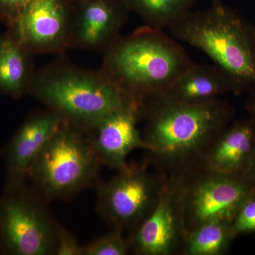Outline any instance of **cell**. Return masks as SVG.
<instances>
[{"label": "cell", "mask_w": 255, "mask_h": 255, "mask_svg": "<svg viewBox=\"0 0 255 255\" xmlns=\"http://www.w3.org/2000/svg\"><path fill=\"white\" fill-rule=\"evenodd\" d=\"M29 0H0V21L11 28L22 14Z\"/></svg>", "instance_id": "22"}, {"label": "cell", "mask_w": 255, "mask_h": 255, "mask_svg": "<svg viewBox=\"0 0 255 255\" xmlns=\"http://www.w3.org/2000/svg\"><path fill=\"white\" fill-rule=\"evenodd\" d=\"M174 39L200 50L213 60L236 95L255 92V27L222 0L189 12L169 28Z\"/></svg>", "instance_id": "2"}, {"label": "cell", "mask_w": 255, "mask_h": 255, "mask_svg": "<svg viewBox=\"0 0 255 255\" xmlns=\"http://www.w3.org/2000/svg\"><path fill=\"white\" fill-rule=\"evenodd\" d=\"M142 137L150 160L161 171L187 173L200 164L219 134L231 124L234 110L219 98L184 103L164 95L144 101Z\"/></svg>", "instance_id": "1"}, {"label": "cell", "mask_w": 255, "mask_h": 255, "mask_svg": "<svg viewBox=\"0 0 255 255\" xmlns=\"http://www.w3.org/2000/svg\"><path fill=\"white\" fill-rule=\"evenodd\" d=\"M145 166L128 165L97 189V209L116 229L133 231L152 212L165 179Z\"/></svg>", "instance_id": "7"}, {"label": "cell", "mask_w": 255, "mask_h": 255, "mask_svg": "<svg viewBox=\"0 0 255 255\" xmlns=\"http://www.w3.org/2000/svg\"><path fill=\"white\" fill-rule=\"evenodd\" d=\"M184 191V174L165 176L157 204L128 241L135 253L170 255L183 246L186 235Z\"/></svg>", "instance_id": "9"}, {"label": "cell", "mask_w": 255, "mask_h": 255, "mask_svg": "<svg viewBox=\"0 0 255 255\" xmlns=\"http://www.w3.org/2000/svg\"><path fill=\"white\" fill-rule=\"evenodd\" d=\"M202 169L191 179L183 174L186 233L207 221L232 222L242 204L255 190L246 173L224 174Z\"/></svg>", "instance_id": "8"}, {"label": "cell", "mask_w": 255, "mask_h": 255, "mask_svg": "<svg viewBox=\"0 0 255 255\" xmlns=\"http://www.w3.org/2000/svg\"><path fill=\"white\" fill-rule=\"evenodd\" d=\"M129 249V243L126 241L123 231L116 229L83 246L82 255H126Z\"/></svg>", "instance_id": "19"}, {"label": "cell", "mask_w": 255, "mask_h": 255, "mask_svg": "<svg viewBox=\"0 0 255 255\" xmlns=\"http://www.w3.org/2000/svg\"><path fill=\"white\" fill-rule=\"evenodd\" d=\"M199 0H124L130 12L135 13L147 26L170 28L185 17Z\"/></svg>", "instance_id": "18"}, {"label": "cell", "mask_w": 255, "mask_h": 255, "mask_svg": "<svg viewBox=\"0 0 255 255\" xmlns=\"http://www.w3.org/2000/svg\"><path fill=\"white\" fill-rule=\"evenodd\" d=\"M236 237L255 234V190L244 201L232 221Z\"/></svg>", "instance_id": "20"}, {"label": "cell", "mask_w": 255, "mask_h": 255, "mask_svg": "<svg viewBox=\"0 0 255 255\" xmlns=\"http://www.w3.org/2000/svg\"><path fill=\"white\" fill-rule=\"evenodd\" d=\"M255 155V118L230 124L201 160L203 168L230 174H245Z\"/></svg>", "instance_id": "14"}, {"label": "cell", "mask_w": 255, "mask_h": 255, "mask_svg": "<svg viewBox=\"0 0 255 255\" xmlns=\"http://www.w3.org/2000/svg\"><path fill=\"white\" fill-rule=\"evenodd\" d=\"M228 92H231V84L217 67L192 62L161 95L184 103H201Z\"/></svg>", "instance_id": "16"}, {"label": "cell", "mask_w": 255, "mask_h": 255, "mask_svg": "<svg viewBox=\"0 0 255 255\" xmlns=\"http://www.w3.org/2000/svg\"><path fill=\"white\" fill-rule=\"evenodd\" d=\"M104 53L101 70L142 101L164 93L192 63L176 39L147 25L119 36Z\"/></svg>", "instance_id": "3"}, {"label": "cell", "mask_w": 255, "mask_h": 255, "mask_svg": "<svg viewBox=\"0 0 255 255\" xmlns=\"http://www.w3.org/2000/svg\"><path fill=\"white\" fill-rule=\"evenodd\" d=\"M236 238L231 221H207L186 233L183 253L186 255H224Z\"/></svg>", "instance_id": "17"}, {"label": "cell", "mask_w": 255, "mask_h": 255, "mask_svg": "<svg viewBox=\"0 0 255 255\" xmlns=\"http://www.w3.org/2000/svg\"><path fill=\"white\" fill-rule=\"evenodd\" d=\"M81 246L73 233L59 226L55 245V255H82Z\"/></svg>", "instance_id": "21"}, {"label": "cell", "mask_w": 255, "mask_h": 255, "mask_svg": "<svg viewBox=\"0 0 255 255\" xmlns=\"http://www.w3.org/2000/svg\"><path fill=\"white\" fill-rule=\"evenodd\" d=\"M33 55L9 30L0 35V93L14 100L28 94L36 71Z\"/></svg>", "instance_id": "15"}, {"label": "cell", "mask_w": 255, "mask_h": 255, "mask_svg": "<svg viewBox=\"0 0 255 255\" xmlns=\"http://www.w3.org/2000/svg\"><path fill=\"white\" fill-rule=\"evenodd\" d=\"M70 48L105 53L121 36L128 13L124 0H72Z\"/></svg>", "instance_id": "12"}, {"label": "cell", "mask_w": 255, "mask_h": 255, "mask_svg": "<svg viewBox=\"0 0 255 255\" xmlns=\"http://www.w3.org/2000/svg\"><path fill=\"white\" fill-rule=\"evenodd\" d=\"M102 165L86 131L64 122L31 164L26 179L46 199H66L95 184Z\"/></svg>", "instance_id": "5"}, {"label": "cell", "mask_w": 255, "mask_h": 255, "mask_svg": "<svg viewBox=\"0 0 255 255\" xmlns=\"http://www.w3.org/2000/svg\"><path fill=\"white\" fill-rule=\"evenodd\" d=\"M58 228L27 180L5 183L0 195V254L55 255Z\"/></svg>", "instance_id": "6"}, {"label": "cell", "mask_w": 255, "mask_h": 255, "mask_svg": "<svg viewBox=\"0 0 255 255\" xmlns=\"http://www.w3.org/2000/svg\"><path fill=\"white\" fill-rule=\"evenodd\" d=\"M28 94L85 131L132 101L140 100L124 91L101 69L80 68L61 58L36 70Z\"/></svg>", "instance_id": "4"}, {"label": "cell", "mask_w": 255, "mask_h": 255, "mask_svg": "<svg viewBox=\"0 0 255 255\" xmlns=\"http://www.w3.org/2000/svg\"><path fill=\"white\" fill-rule=\"evenodd\" d=\"M144 101L135 100L111 114L86 131L102 165L121 171L127 168L132 151L148 146L137 128Z\"/></svg>", "instance_id": "11"}, {"label": "cell", "mask_w": 255, "mask_h": 255, "mask_svg": "<svg viewBox=\"0 0 255 255\" xmlns=\"http://www.w3.org/2000/svg\"><path fill=\"white\" fill-rule=\"evenodd\" d=\"M63 122L48 109L28 116L5 147L6 182L26 180L31 164Z\"/></svg>", "instance_id": "13"}, {"label": "cell", "mask_w": 255, "mask_h": 255, "mask_svg": "<svg viewBox=\"0 0 255 255\" xmlns=\"http://www.w3.org/2000/svg\"><path fill=\"white\" fill-rule=\"evenodd\" d=\"M246 174L248 177L249 178L250 180L255 186V155L253 157L251 164H250L248 169H247Z\"/></svg>", "instance_id": "24"}, {"label": "cell", "mask_w": 255, "mask_h": 255, "mask_svg": "<svg viewBox=\"0 0 255 255\" xmlns=\"http://www.w3.org/2000/svg\"><path fill=\"white\" fill-rule=\"evenodd\" d=\"M72 16V0H29L8 30L33 55H62L70 48Z\"/></svg>", "instance_id": "10"}, {"label": "cell", "mask_w": 255, "mask_h": 255, "mask_svg": "<svg viewBox=\"0 0 255 255\" xmlns=\"http://www.w3.org/2000/svg\"><path fill=\"white\" fill-rule=\"evenodd\" d=\"M246 110L251 117L255 118V92L250 94L249 99L246 102Z\"/></svg>", "instance_id": "23"}]
</instances>
